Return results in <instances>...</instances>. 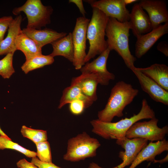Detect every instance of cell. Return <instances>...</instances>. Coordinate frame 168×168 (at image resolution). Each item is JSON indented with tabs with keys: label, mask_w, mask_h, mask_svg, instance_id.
Listing matches in <instances>:
<instances>
[{
	"label": "cell",
	"mask_w": 168,
	"mask_h": 168,
	"mask_svg": "<svg viewBox=\"0 0 168 168\" xmlns=\"http://www.w3.org/2000/svg\"><path fill=\"white\" fill-rule=\"evenodd\" d=\"M168 33V22L136 38L135 55L138 58L145 54L162 36Z\"/></svg>",
	"instance_id": "cell-14"
},
{
	"label": "cell",
	"mask_w": 168,
	"mask_h": 168,
	"mask_svg": "<svg viewBox=\"0 0 168 168\" xmlns=\"http://www.w3.org/2000/svg\"><path fill=\"white\" fill-rule=\"evenodd\" d=\"M21 32L33 40L42 48L67 35L65 32H58L47 28L37 29L26 27L23 29Z\"/></svg>",
	"instance_id": "cell-17"
},
{
	"label": "cell",
	"mask_w": 168,
	"mask_h": 168,
	"mask_svg": "<svg viewBox=\"0 0 168 168\" xmlns=\"http://www.w3.org/2000/svg\"><path fill=\"white\" fill-rule=\"evenodd\" d=\"M0 135L2 136L5 138H10L8 137L7 134L5 133L2 130L1 128L0 127Z\"/></svg>",
	"instance_id": "cell-37"
},
{
	"label": "cell",
	"mask_w": 168,
	"mask_h": 168,
	"mask_svg": "<svg viewBox=\"0 0 168 168\" xmlns=\"http://www.w3.org/2000/svg\"><path fill=\"white\" fill-rule=\"evenodd\" d=\"M111 50L108 48L96 59L86 63L80 69L82 74H92L100 79V84L107 85L109 81L115 79V75L107 68V62Z\"/></svg>",
	"instance_id": "cell-10"
},
{
	"label": "cell",
	"mask_w": 168,
	"mask_h": 168,
	"mask_svg": "<svg viewBox=\"0 0 168 168\" xmlns=\"http://www.w3.org/2000/svg\"><path fill=\"white\" fill-rule=\"evenodd\" d=\"M54 62V58L49 55L42 54L35 56L28 60L21 66L22 71L26 74L33 70L51 64Z\"/></svg>",
	"instance_id": "cell-24"
},
{
	"label": "cell",
	"mask_w": 168,
	"mask_h": 168,
	"mask_svg": "<svg viewBox=\"0 0 168 168\" xmlns=\"http://www.w3.org/2000/svg\"><path fill=\"white\" fill-rule=\"evenodd\" d=\"M13 19L11 16H4L0 18V44L4 39L5 33Z\"/></svg>",
	"instance_id": "cell-29"
},
{
	"label": "cell",
	"mask_w": 168,
	"mask_h": 168,
	"mask_svg": "<svg viewBox=\"0 0 168 168\" xmlns=\"http://www.w3.org/2000/svg\"><path fill=\"white\" fill-rule=\"evenodd\" d=\"M53 12L51 6L44 5L40 0H27L22 6L14 9L12 12L17 15L24 12L28 20L26 28L40 29L50 23Z\"/></svg>",
	"instance_id": "cell-6"
},
{
	"label": "cell",
	"mask_w": 168,
	"mask_h": 168,
	"mask_svg": "<svg viewBox=\"0 0 168 168\" xmlns=\"http://www.w3.org/2000/svg\"><path fill=\"white\" fill-rule=\"evenodd\" d=\"M155 118L154 111L145 99L142 100L139 112L130 118H125L116 122H105L98 119L91 121L92 132L106 139L122 140L126 138L128 129L135 123L142 119Z\"/></svg>",
	"instance_id": "cell-1"
},
{
	"label": "cell",
	"mask_w": 168,
	"mask_h": 168,
	"mask_svg": "<svg viewBox=\"0 0 168 168\" xmlns=\"http://www.w3.org/2000/svg\"><path fill=\"white\" fill-rule=\"evenodd\" d=\"M100 83V79L96 75L82 73L79 76L73 78L71 83L78 86L82 93L93 102L97 99V87Z\"/></svg>",
	"instance_id": "cell-19"
},
{
	"label": "cell",
	"mask_w": 168,
	"mask_h": 168,
	"mask_svg": "<svg viewBox=\"0 0 168 168\" xmlns=\"http://www.w3.org/2000/svg\"><path fill=\"white\" fill-rule=\"evenodd\" d=\"M19 168H39L31 162H29L25 158L20 160L16 163Z\"/></svg>",
	"instance_id": "cell-32"
},
{
	"label": "cell",
	"mask_w": 168,
	"mask_h": 168,
	"mask_svg": "<svg viewBox=\"0 0 168 168\" xmlns=\"http://www.w3.org/2000/svg\"><path fill=\"white\" fill-rule=\"evenodd\" d=\"M22 16L19 15L13 19L10 24L5 38L0 44V56L9 53L14 54L16 50L15 42L17 36L21 32Z\"/></svg>",
	"instance_id": "cell-18"
},
{
	"label": "cell",
	"mask_w": 168,
	"mask_h": 168,
	"mask_svg": "<svg viewBox=\"0 0 168 168\" xmlns=\"http://www.w3.org/2000/svg\"><path fill=\"white\" fill-rule=\"evenodd\" d=\"M168 150V142L165 138L155 142H150L137 156L129 168H135L145 161L153 162L156 156Z\"/></svg>",
	"instance_id": "cell-16"
},
{
	"label": "cell",
	"mask_w": 168,
	"mask_h": 168,
	"mask_svg": "<svg viewBox=\"0 0 168 168\" xmlns=\"http://www.w3.org/2000/svg\"><path fill=\"white\" fill-rule=\"evenodd\" d=\"M157 49L163 53L166 57L168 56V44L165 41H161L158 43L157 46Z\"/></svg>",
	"instance_id": "cell-33"
},
{
	"label": "cell",
	"mask_w": 168,
	"mask_h": 168,
	"mask_svg": "<svg viewBox=\"0 0 168 168\" xmlns=\"http://www.w3.org/2000/svg\"><path fill=\"white\" fill-rule=\"evenodd\" d=\"M158 121L155 117L148 121L136 122L127 130L126 137L130 139L143 138L152 142L162 140L168 133V127L166 125L159 127Z\"/></svg>",
	"instance_id": "cell-7"
},
{
	"label": "cell",
	"mask_w": 168,
	"mask_h": 168,
	"mask_svg": "<svg viewBox=\"0 0 168 168\" xmlns=\"http://www.w3.org/2000/svg\"><path fill=\"white\" fill-rule=\"evenodd\" d=\"M137 68L168 91V67L166 65L155 63L147 68Z\"/></svg>",
	"instance_id": "cell-20"
},
{
	"label": "cell",
	"mask_w": 168,
	"mask_h": 168,
	"mask_svg": "<svg viewBox=\"0 0 168 168\" xmlns=\"http://www.w3.org/2000/svg\"><path fill=\"white\" fill-rule=\"evenodd\" d=\"M130 27L129 21L121 22L115 18L109 17L105 29V36L108 48L114 50L131 70L135 67L136 58L130 51L129 37Z\"/></svg>",
	"instance_id": "cell-2"
},
{
	"label": "cell",
	"mask_w": 168,
	"mask_h": 168,
	"mask_svg": "<svg viewBox=\"0 0 168 168\" xmlns=\"http://www.w3.org/2000/svg\"><path fill=\"white\" fill-rule=\"evenodd\" d=\"M139 91L123 81L118 82L112 88L105 108L98 113V119L105 122H111L115 117L123 116L125 107L130 104Z\"/></svg>",
	"instance_id": "cell-3"
},
{
	"label": "cell",
	"mask_w": 168,
	"mask_h": 168,
	"mask_svg": "<svg viewBox=\"0 0 168 168\" xmlns=\"http://www.w3.org/2000/svg\"><path fill=\"white\" fill-rule=\"evenodd\" d=\"M148 140L141 138L128 139L126 137L120 140H116V143L124 149L120 151L119 157L123 161L117 166L112 168H124L131 164L140 151L148 144Z\"/></svg>",
	"instance_id": "cell-11"
},
{
	"label": "cell",
	"mask_w": 168,
	"mask_h": 168,
	"mask_svg": "<svg viewBox=\"0 0 168 168\" xmlns=\"http://www.w3.org/2000/svg\"><path fill=\"white\" fill-rule=\"evenodd\" d=\"M90 20L84 16L77 18L75 26L72 33L74 49L72 63L77 70L80 69L85 64V60L86 55V32Z\"/></svg>",
	"instance_id": "cell-8"
},
{
	"label": "cell",
	"mask_w": 168,
	"mask_h": 168,
	"mask_svg": "<svg viewBox=\"0 0 168 168\" xmlns=\"http://www.w3.org/2000/svg\"><path fill=\"white\" fill-rule=\"evenodd\" d=\"M69 2L74 3L78 7L79 11L83 16L85 17V15L86 13V12L84 9L82 1V0H69Z\"/></svg>",
	"instance_id": "cell-34"
},
{
	"label": "cell",
	"mask_w": 168,
	"mask_h": 168,
	"mask_svg": "<svg viewBox=\"0 0 168 168\" xmlns=\"http://www.w3.org/2000/svg\"><path fill=\"white\" fill-rule=\"evenodd\" d=\"M31 162L39 168H62L51 162L41 161L37 157L32 158Z\"/></svg>",
	"instance_id": "cell-31"
},
{
	"label": "cell",
	"mask_w": 168,
	"mask_h": 168,
	"mask_svg": "<svg viewBox=\"0 0 168 168\" xmlns=\"http://www.w3.org/2000/svg\"><path fill=\"white\" fill-rule=\"evenodd\" d=\"M77 100L83 101L85 103L86 108L91 106L93 102L82 93L78 86L71 84L70 86L66 87L63 91L58 108L61 109L66 104Z\"/></svg>",
	"instance_id": "cell-23"
},
{
	"label": "cell",
	"mask_w": 168,
	"mask_h": 168,
	"mask_svg": "<svg viewBox=\"0 0 168 168\" xmlns=\"http://www.w3.org/2000/svg\"><path fill=\"white\" fill-rule=\"evenodd\" d=\"M69 104V110L74 114H81L86 108L85 103L82 100H77L71 102Z\"/></svg>",
	"instance_id": "cell-30"
},
{
	"label": "cell",
	"mask_w": 168,
	"mask_h": 168,
	"mask_svg": "<svg viewBox=\"0 0 168 168\" xmlns=\"http://www.w3.org/2000/svg\"><path fill=\"white\" fill-rule=\"evenodd\" d=\"M15 46L24 54L26 60L42 54V47L32 39L21 32L17 36Z\"/></svg>",
	"instance_id": "cell-22"
},
{
	"label": "cell",
	"mask_w": 168,
	"mask_h": 168,
	"mask_svg": "<svg viewBox=\"0 0 168 168\" xmlns=\"http://www.w3.org/2000/svg\"><path fill=\"white\" fill-rule=\"evenodd\" d=\"M137 1V0H124L125 3L126 5L133 3Z\"/></svg>",
	"instance_id": "cell-36"
},
{
	"label": "cell",
	"mask_w": 168,
	"mask_h": 168,
	"mask_svg": "<svg viewBox=\"0 0 168 168\" xmlns=\"http://www.w3.org/2000/svg\"><path fill=\"white\" fill-rule=\"evenodd\" d=\"M92 8H97L109 17L115 19L121 22L128 21L130 12L126 7L124 0L85 1Z\"/></svg>",
	"instance_id": "cell-9"
},
{
	"label": "cell",
	"mask_w": 168,
	"mask_h": 168,
	"mask_svg": "<svg viewBox=\"0 0 168 168\" xmlns=\"http://www.w3.org/2000/svg\"><path fill=\"white\" fill-rule=\"evenodd\" d=\"M168 160V154H167V156L163 159L160 160H156L155 159L153 162L154 163H159L161 164H162L163 163L167 162Z\"/></svg>",
	"instance_id": "cell-35"
},
{
	"label": "cell",
	"mask_w": 168,
	"mask_h": 168,
	"mask_svg": "<svg viewBox=\"0 0 168 168\" xmlns=\"http://www.w3.org/2000/svg\"><path fill=\"white\" fill-rule=\"evenodd\" d=\"M138 78L142 90L154 101L168 105V91L143 73L136 67L131 69Z\"/></svg>",
	"instance_id": "cell-13"
},
{
	"label": "cell",
	"mask_w": 168,
	"mask_h": 168,
	"mask_svg": "<svg viewBox=\"0 0 168 168\" xmlns=\"http://www.w3.org/2000/svg\"><path fill=\"white\" fill-rule=\"evenodd\" d=\"M21 132L24 137L30 140L35 144L41 142L47 141V139L46 131L34 129L23 125Z\"/></svg>",
	"instance_id": "cell-26"
},
{
	"label": "cell",
	"mask_w": 168,
	"mask_h": 168,
	"mask_svg": "<svg viewBox=\"0 0 168 168\" xmlns=\"http://www.w3.org/2000/svg\"><path fill=\"white\" fill-rule=\"evenodd\" d=\"M100 146L97 139L83 132L68 140L67 152L63 156V159L75 162L95 156L97 149Z\"/></svg>",
	"instance_id": "cell-5"
},
{
	"label": "cell",
	"mask_w": 168,
	"mask_h": 168,
	"mask_svg": "<svg viewBox=\"0 0 168 168\" xmlns=\"http://www.w3.org/2000/svg\"><path fill=\"white\" fill-rule=\"evenodd\" d=\"M6 149H13L19 152L29 158L36 157V152L27 149L16 143L12 141L11 139L0 135V150Z\"/></svg>",
	"instance_id": "cell-25"
},
{
	"label": "cell",
	"mask_w": 168,
	"mask_h": 168,
	"mask_svg": "<svg viewBox=\"0 0 168 168\" xmlns=\"http://www.w3.org/2000/svg\"><path fill=\"white\" fill-rule=\"evenodd\" d=\"M109 18L99 9L92 8V14L86 32V38L88 40L89 47L85 59V63L96 55L100 54L108 48L105 36Z\"/></svg>",
	"instance_id": "cell-4"
},
{
	"label": "cell",
	"mask_w": 168,
	"mask_h": 168,
	"mask_svg": "<svg viewBox=\"0 0 168 168\" xmlns=\"http://www.w3.org/2000/svg\"><path fill=\"white\" fill-rule=\"evenodd\" d=\"M37 148L36 156L41 161L52 162V156L49 143L47 141L35 144Z\"/></svg>",
	"instance_id": "cell-28"
},
{
	"label": "cell",
	"mask_w": 168,
	"mask_h": 168,
	"mask_svg": "<svg viewBox=\"0 0 168 168\" xmlns=\"http://www.w3.org/2000/svg\"><path fill=\"white\" fill-rule=\"evenodd\" d=\"M147 12L153 29L168 22L166 1L164 0H142L138 3Z\"/></svg>",
	"instance_id": "cell-12"
},
{
	"label": "cell",
	"mask_w": 168,
	"mask_h": 168,
	"mask_svg": "<svg viewBox=\"0 0 168 168\" xmlns=\"http://www.w3.org/2000/svg\"><path fill=\"white\" fill-rule=\"evenodd\" d=\"M53 48L52 53L49 54L54 57L62 56L72 62L74 56V49L72 33L58 39L51 44Z\"/></svg>",
	"instance_id": "cell-21"
},
{
	"label": "cell",
	"mask_w": 168,
	"mask_h": 168,
	"mask_svg": "<svg viewBox=\"0 0 168 168\" xmlns=\"http://www.w3.org/2000/svg\"><path fill=\"white\" fill-rule=\"evenodd\" d=\"M13 54L9 53L0 60V75L4 79H9L15 72L13 66Z\"/></svg>",
	"instance_id": "cell-27"
},
{
	"label": "cell",
	"mask_w": 168,
	"mask_h": 168,
	"mask_svg": "<svg viewBox=\"0 0 168 168\" xmlns=\"http://www.w3.org/2000/svg\"><path fill=\"white\" fill-rule=\"evenodd\" d=\"M128 21L130 29L136 37L146 34L153 29L148 15L138 3L133 5L130 13Z\"/></svg>",
	"instance_id": "cell-15"
}]
</instances>
